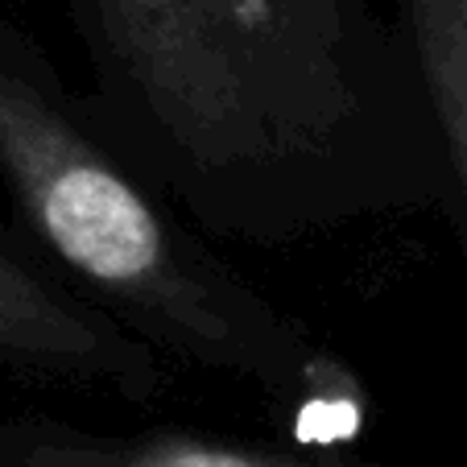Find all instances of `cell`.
<instances>
[{"label":"cell","instance_id":"3","mask_svg":"<svg viewBox=\"0 0 467 467\" xmlns=\"http://www.w3.org/2000/svg\"><path fill=\"white\" fill-rule=\"evenodd\" d=\"M0 372L34 385L153 406L174 389L170 360L79 294L46 256L0 232Z\"/></svg>","mask_w":467,"mask_h":467},{"label":"cell","instance_id":"4","mask_svg":"<svg viewBox=\"0 0 467 467\" xmlns=\"http://www.w3.org/2000/svg\"><path fill=\"white\" fill-rule=\"evenodd\" d=\"M0 467H389L339 447L215 439L199 431H91L50 414H0Z\"/></svg>","mask_w":467,"mask_h":467},{"label":"cell","instance_id":"2","mask_svg":"<svg viewBox=\"0 0 467 467\" xmlns=\"http://www.w3.org/2000/svg\"><path fill=\"white\" fill-rule=\"evenodd\" d=\"M0 182L46 261L166 360L240 380L298 418L364 422L368 393L352 364L186 228L9 17H0Z\"/></svg>","mask_w":467,"mask_h":467},{"label":"cell","instance_id":"1","mask_svg":"<svg viewBox=\"0 0 467 467\" xmlns=\"http://www.w3.org/2000/svg\"><path fill=\"white\" fill-rule=\"evenodd\" d=\"M83 108L212 240L294 248L451 220V178L397 17L372 0H67Z\"/></svg>","mask_w":467,"mask_h":467},{"label":"cell","instance_id":"5","mask_svg":"<svg viewBox=\"0 0 467 467\" xmlns=\"http://www.w3.org/2000/svg\"><path fill=\"white\" fill-rule=\"evenodd\" d=\"M451 178V228L467 256V0H393Z\"/></svg>","mask_w":467,"mask_h":467}]
</instances>
